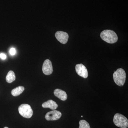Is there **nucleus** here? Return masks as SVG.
<instances>
[{"instance_id": "nucleus-1", "label": "nucleus", "mask_w": 128, "mask_h": 128, "mask_svg": "<svg viewBox=\"0 0 128 128\" xmlns=\"http://www.w3.org/2000/svg\"><path fill=\"white\" fill-rule=\"evenodd\" d=\"M100 36L102 40L108 43L114 44L118 41V35L112 30H104L101 33Z\"/></svg>"}, {"instance_id": "nucleus-2", "label": "nucleus", "mask_w": 128, "mask_h": 128, "mask_svg": "<svg viewBox=\"0 0 128 128\" xmlns=\"http://www.w3.org/2000/svg\"><path fill=\"white\" fill-rule=\"evenodd\" d=\"M113 79L114 82L118 86H124L126 81V73L123 69H118L114 73Z\"/></svg>"}, {"instance_id": "nucleus-3", "label": "nucleus", "mask_w": 128, "mask_h": 128, "mask_svg": "<svg viewBox=\"0 0 128 128\" xmlns=\"http://www.w3.org/2000/svg\"><path fill=\"white\" fill-rule=\"evenodd\" d=\"M114 123L116 126L121 128L128 127V120L127 118L122 114L117 113L114 117Z\"/></svg>"}, {"instance_id": "nucleus-4", "label": "nucleus", "mask_w": 128, "mask_h": 128, "mask_svg": "<svg viewBox=\"0 0 128 128\" xmlns=\"http://www.w3.org/2000/svg\"><path fill=\"white\" fill-rule=\"evenodd\" d=\"M18 112L21 115L26 118H30L33 115V110L30 105L27 104H22L18 108Z\"/></svg>"}, {"instance_id": "nucleus-5", "label": "nucleus", "mask_w": 128, "mask_h": 128, "mask_svg": "<svg viewBox=\"0 0 128 128\" xmlns=\"http://www.w3.org/2000/svg\"><path fill=\"white\" fill-rule=\"evenodd\" d=\"M62 116V114L59 111L54 110L48 112L45 116L48 121H55L59 119Z\"/></svg>"}, {"instance_id": "nucleus-6", "label": "nucleus", "mask_w": 128, "mask_h": 128, "mask_svg": "<svg viewBox=\"0 0 128 128\" xmlns=\"http://www.w3.org/2000/svg\"><path fill=\"white\" fill-rule=\"evenodd\" d=\"M76 70L78 75L84 78L88 76V72L87 68L82 64H77L76 66Z\"/></svg>"}, {"instance_id": "nucleus-7", "label": "nucleus", "mask_w": 128, "mask_h": 128, "mask_svg": "<svg viewBox=\"0 0 128 128\" xmlns=\"http://www.w3.org/2000/svg\"><path fill=\"white\" fill-rule=\"evenodd\" d=\"M42 71L46 75H50L53 72V66L52 62L49 60H44L42 66Z\"/></svg>"}, {"instance_id": "nucleus-8", "label": "nucleus", "mask_w": 128, "mask_h": 128, "mask_svg": "<svg viewBox=\"0 0 128 128\" xmlns=\"http://www.w3.org/2000/svg\"><path fill=\"white\" fill-rule=\"evenodd\" d=\"M55 36L57 40L59 41L60 43L66 44L68 39V34L66 32L58 31L56 33Z\"/></svg>"}, {"instance_id": "nucleus-9", "label": "nucleus", "mask_w": 128, "mask_h": 128, "mask_svg": "<svg viewBox=\"0 0 128 128\" xmlns=\"http://www.w3.org/2000/svg\"><path fill=\"white\" fill-rule=\"evenodd\" d=\"M54 94L56 96L62 101L66 100L67 98V95L66 92L61 89H57L54 91Z\"/></svg>"}, {"instance_id": "nucleus-10", "label": "nucleus", "mask_w": 128, "mask_h": 128, "mask_svg": "<svg viewBox=\"0 0 128 128\" xmlns=\"http://www.w3.org/2000/svg\"><path fill=\"white\" fill-rule=\"evenodd\" d=\"M42 106L44 108H48L52 110H55L58 107V105L54 101L50 100L43 103Z\"/></svg>"}, {"instance_id": "nucleus-11", "label": "nucleus", "mask_w": 128, "mask_h": 128, "mask_svg": "<svg viewBox=\"0 0 128 128\" xmlns=\"http://www.w3.org/2000/svg\"><path fill=\"white\" fill-rule=\"evenodd\" d=\"M25 88L23 86H19L12 89V94L14 96H17L20 95L24 92Z\"/></svg>"}, {"instance_id": "nucleus-12", "label": "nucleus", "mask_w": 128, "mask_h": 128, "mask_svg": "<svg viewBox=\"0 0 128 128\" xmlns=\"http://www.w3.org/2000/svg\"><path fill=\"white\" fill-rule=\"evenodd\" d=\"M16 79V76L14 72L12 70H10L8 73L6 80L8 83H12Z\"/></svg>"}, {"instance_id": "nucleus-13", "label": "nucleus", "mask_w": 128, "mask_h": 128, "mask_svg": "<svg viewBox=\"0 0 128 128\" xmlns=\"http://www.w3.org/2000/svg\"><path fill=\"white\" fill-rule=\"evenodd\" d=\"M79 124L80 126L79 128H90L89 124L86 120H80Z\"/></svg>"}, {"instance_id": "nucleus-14", "label": "nucleus", "mask_w": 128, "mask_h": 128, "mask_svg": "<svg viewBox=\"0 0 128 128\" xmlns=\"http://www.w3.org/2000/svg\"><path fill=\"white\" fill-rule=\"evenodd\" d=\"M16 53V49L14 48H12L10 49L9 50V53L12 56L15 55Z\"/></svg>"}, {"instance_id": "nucleus-15", "label": "nucleus", "mask_w": 128, "mask_h": 128, "mask_svg": "<svg viewBox=\"0 0 128 128\" xmlns=\"http://www.w3.org/2000/svg\"><path fill=\"white\" fill-rule=\"evenodd\" d=\"M0 58L2 60H6V56L4 54L1 53L0 54Z\"/></svg>"}, {"instance_id": "nucleus-16", "label": "nucleus", "mask_w": 128, "mask_h": 128, "mask_svg": "<svg viewBox=\"0 0 128 128\" xmlns=\"http://www.w3.org/2000/svg\"><path fill=\"white\" fill-rule=\"evenodd\" d=\"M4 128H8V127H4Z\"/></svg>"}, {"instance_id": "nucleus-17", "label": "nucleus", "mask_w": 128, "mask_h": 128, "mask_svg": "<svg viewBox=\"0 0 128 128\" xmlns=\"http://www.w3.org/2000/svg\"><path fill=\"white\" fill-rule=\"evenodd\" d=\"M82 117H83V116H81V117H82Z\"/></svg>"}]
</instances>
